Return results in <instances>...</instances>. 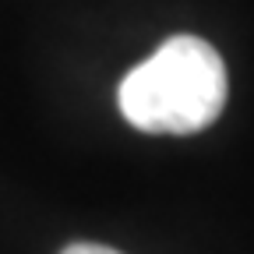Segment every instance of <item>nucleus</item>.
<instances>
[{
    "label": "nucleus",
    "mask_w": 254,
    "mask_h": 254,
    "mask_svg": "<svg viewBox=\"0 0 254 254\" xmlns=\"http://www.w3.org/2000/svg\"><path fill=\"white\" fill-rule=\"evenodd\" d=\"M60 254H120V251L103 247V244H71V247H64Z\"/></svg>",
    "instance_id": "nucleus-2"
},
{
    "label": "nucleus",
    "mask_w": 254,
    "mask_h": 254,
    "mask_svg": "<svg viewBox=\"0 0 254 254\" xmlns=\"http://www.w3.org/2000/svg\"><path fill=\"white\" fill-rule=\"evenodd\" d=\"M127 124L148 134H198L226 103V67L198 36H173L117 88Z\"/></svg>",
    "instance_id": "nucleus-1"
}]
</instances>
